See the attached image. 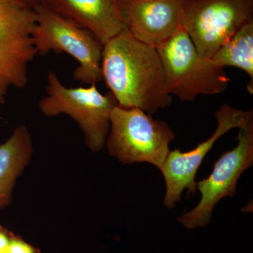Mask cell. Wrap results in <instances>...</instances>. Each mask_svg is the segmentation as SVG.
I'll list each match as a JSON object with an SVG mask.
<instances>
[{
	"mask_svg": "<svg viewBox=\"0 0 253 253\" xmlns=\"http://www.w3.org/2000/svg\"><path fill=\"white\" fill-rule=\"evenodd\" d=\"M103 80L119 106L139 108L148 114L172 102L166 93L164 71L156 48L125 30L104 44Z\"/></svg>",
	"mask_w": 253,
	"mask_h": 253,
	"instance_id": "cell-1",
	"label": "cell"
},
{
	"mask_svg": "<svg viewBox=\"0 0 253 253\" xmlns=\"http://www.w3.org/2000/svg\"><path fill=\"white\" fill-rule=\"evenodd\" d=\"M164 71L165 90L183 101L199 95H216L226 90L230 79L224 68L198 52L184 28L156 46Z\"/></svg>",
	"mask_w": 253,
	"mask_h": 253,
	"instance_id": "cell-2",
	"label": "cell"
},
{
	"mask_svg": "<svg viewBox=\"0 0 253 253\" xmlns=\"http://www.w3.org/2000/svg\"><path fill=\"white\" fill-rule=\"evenodd\" d=\"M46 91L38 104L41 113L47 117L68 115L78 123L89 149L101 151L109 134L111 112L118 104L112 93L101 94L96 84L67 87L53 71L48 73Z\"/></svg>",
	"mask_w": 253,
	"mask_h": 253,
	"instance_id": "cell-3",
	"label": "cell"
},
{
	"mask_svg": "<svg viewBox=\"0 0 253 253\" xmlns=\"http://www.w3.org/2000/svg\"><path fill=\"white\" fill-rule=\"evenodd\" d=\"M34 11L33 39L37 54L66 53L79 63L73 72L75 81L88 85L102 81L104 44L90 31L55 12L45 3L37 6Z\"/></svg>",
	"mask_w": 253,
	"mask_h": 253,
	"instance_id": "cell-4",
	"label": "cell"
},
{
	"mask_svg": "<svg viewBox=\"0 0 253 253\" xmlns=\"http://www.w3.org/2000/svg\"><path fill=\"white\" fill-rule=\"evenodd\" d=\"M174 134L167 123L156 121L139 108L115 106L106 146L124 164L149 163L160 169L169 153Z\"/></svg>",
	"mask_w": 253,
	"mask_h": 253,
	"instance_id": "cell-5",
	"label": "cell"
},
{
	"mask_svg": "<svg viewBox=\"0 0 253 253\" xmlns=\"http://www.w3.org/2000/svg\"><path fill=\"white\" fill-rule=\"evenodd\" d=\"M253 14V0H184L181 24L199 54L211 59Z\"/></svg>",
	"mask_w": 253,
	"mask_h": 253,
	"instance_id": "cell-6",
	"label": "cell"
},
{
	"mask_svg": "<svg viewBox=\"0 0 253 253\" xmlns=\"http://www.w3.org/2000/svg\"><path fill=\"white\" fill-rule=\"evenodd\" d=\"M34 9L11 0L0 2V104L11 88L21 89L28 83V66L37 54L33 39Z\"/></svg>",
	"mask_w": 253,
	"mask_h": 253,
	"instance_id": "cell-7",
	"label": "cell"
},
{
	"mask_svg": "<svg viewBox=\"0 0 253 253\" xmlns=\"http://www.w3.org/2000/svg\"><path fill=\"white\" fill-rule=\"evenodd\" d=\"M239 129L237 146L221 155L214 163L212 173L196 183L201 194L199 204L178 219L188 229L207 225L216 204L224 197H233L236 194L239 178L253 166V121Z\"/></svg>",
	"mask_w": 253,
	"mask_h": 253,
	"instance_id": "cell-8",
	"label": "cell"
},
{
	"mask_svg": "<svg viewBox=\"0 0 253 253\" xmlns=\"http://www.w3.org/2000/svg\"><path fill=\"white\" fill-rule=\"evenodd\" d=\"M215 117L217 127L209 139L187 152L176 149L168 154L161 171L166 184L164 204L169 209L180 201L184 189H187V196L196 193V173L214 143L231 129L249 126L253 121V113L252 110L243 111L224 104L216 111Z\"/></svg>",
	"mask_w": 253,
	"mask_h": 253,
	"instance_id": "cell-9",
	"label": "cell"
},
{
	"mask_svg": "<svg viewBox=\"0 0 253 253\" xmlns=\"http://www.w3.org/2000/svg\"><path fill=\"white\" fill-rule=\"evenodd\" d=\"M126 30L138 41L162 44L182 28L184 0H118Z\"/></svg>",
	"mask_w": 253,
	"mask_h": 253,
	"instance_id": "cell-10",
	"label": "cell"
},
{
	"mask_svg": "<svg viewBox=\"0 0 253 253\" xmlns=\"http://www.w3.org/2000/svg\"><path fill=\"white\" fill-rule=\"evenodd\" d=\"M44 3L90 31L103 44L126 29L118 0H44Z\"/></svg>",
	"mask_w": 253,
	"mask_h": 253,
	"instance_id": "cell-11",
	"label": "cell"
},
{
	"mask_svg": "<svg viewBox=\"0 0 253 253\" xmlns=\"http://www.w3.org/2000/svg\"><path fill=\"white\" fill-rule=\"evenodd\" d=\"M33 150L31 135L24 125L0 145V212L11 204L16 180L29 163Z\"/></svg>",
	"mask_w": 253,
	"mask_h": 253,
	"instance_id": "cell-12",
	"label": "cell"
},
{
	"mask_svg": "<svg viewBox=\"0 0 253 253\" xmlns=\"http://www.w3.org/2000/svg\"><path fill=\"white\" fill-rule=\"evenodd\" d=\"M211 59L219 67H236L247 73L250 77L248 90L253 94V19L246 23L221 46Z\"/></svg>",
	"mask_w": 253,
	"mask_h": 253,
	"instance_id": "cell-13",
	"label": "cell"
},
{
	"mask_svg": "<svg viewBox=\"0 0 253 253\" xmlns=\"http://www.w3.org/2000/svg\"><path fill=\"white\" fill-rule=\"evenodd\" d=\"M41 251L38 248L32 246L25 241L21 236L13 234L7 249L4 253H40Z\"/></svg>",
	"mask_w": 253,
	"mask_h": 253,
	"instance_id": "cell-14",
	"label": "cell"
},
{
	"mask_svg": "<svg viewBox=\"0 0 253 253\" xmlns=\"http://www.w3.org/2000/svg\"><path fill=\"white\" fill-rule=\"evenodd\" d=\"M14 233L0 225V253H4Z\"/></svg>",
	"mask_w": 253,
	"mask_h": 253,
	"instance_id": "cell-15",
	"label": "cell"
},
{
	"mask_svg": "<svg viewBox=\"0 0 253 253\" xmlns=\"http://www.w3.org/2000/svg\"><path fill=\"white\" fill-rule=\"evenodd\" d=\"M20 6L28 9H34L38 5L44 2V0H11Z\"/></svg>",
	"mask_w": 253,
	"mask_h": 253,
	"instance_id": "cell-16",
	"label": "cell"
}]
</instances>
